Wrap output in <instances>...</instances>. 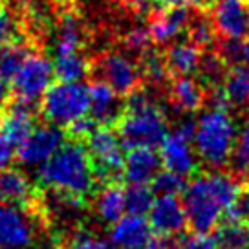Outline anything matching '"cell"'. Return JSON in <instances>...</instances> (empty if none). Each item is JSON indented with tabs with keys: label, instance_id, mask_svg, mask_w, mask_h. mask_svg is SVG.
<instances>
[{
	"label": "cell",
	"instance_id": "ac0fdd59",
	"mask_svg": "<svg viewBox=\"0 0 249 249\" xmlns=\"http://www.w3.org/2000/svg\"><path fill=\"white\" fill-rule=\"evenodd\" d=\"M37 200L39 193L30 181L28 174H24L20 169L15 167L0 171V203L31 209Z\"/></svg>",
	"mask_w": 249,
	"mask_h": 249
},
{
	"label": "cell",
	"instance_id": "8fae6325",
	"mask_svg": "<svg viewBox=\"0 0 249 249\" xmlns=\"http://www.w3.org/2000/svg\"><path fill=\"white\" fill-rule=\"evenodd\" d=\"M101 81L110 85L119 95H128L140 85V64L123 52H107L97 61Z\"/></svg>",
	"mask_w": 249,
	"mask_h": 249
},
{
	"label": "cell",
	"instance_id": "603a6c76",
	"mask_svg": "<svg viewBox=\"0 0 249 249\" xmlns=\"http://www.w3.org/2000/svg\"><path fill=\"white\" fill-rule=\"evenodd\" d=\"M227 105L244 107L249 103V71L246 68H233L226 71L222 85L218 86Z\"/></svg>",
	"mask_w": 249,
	"mask_h": 249
},
{
	"label": "cell",
	"instance_id": "277c9868",
	"mask_svg": "<svg viewBox=\"0 0 249 249\" xmlns=\"http://www.w3.org/2000/svg\"><path fill=\"white\" fill-rule=\"evenodd\" d=\"M238 124L226 107H209L196 117L193 145L200 163L222 169L233 158Z\"/></svg>",
	"mask_w": 249,
	"mask_h": 249
},
{
	"label": "cell",
	"instance_id": "f6af8a7d",
	"mask_svg": "<svg viewBox=\"0 0 249 249\" xmlns=\"http://www.w3.org/2000/svg\"><path fill=\"white\" fill-rule=\"evenodd\" d=\"M248 183H249V172H248Z\"/></svg>",
	"mask_w": 249,
	"mask_h": 249
},
{
	"label": "cell",
	"instance_id": "8d00e7d4",
	"mask_svg": "<svg viewBox=\"0 0 249 249\" xmlns=\"http://www.w3.org/2000/svg\"><path fill=\"white\" fill-rule=\"evenodd\" d=\"M174 249H218L216 242L207 233H195L187 234L178 242Z\"/></svg>",
	"mask_w": 249,
	"mask_h": 249
},
{
	"label": "cell",
	"instance_id": "f546056e",
	"mask_svg": "<svg viewBox=\"0 0 249 249\" xmlns=\"http://www.w3.org/2000/svg\"><path fill=\"white\" fill-rule=\"evenodd\" d=\"M61 249H116L110 238H101L95 236L90 231L79 229L75 233H71L68 240L62 242Z\"/></svg>",
	"mask_w": 249,
	"mask_h": 249
},
{
	"label": "cell",
	"instance_id": "484cf974",
	"mask_svg": "<svg viewBox=\"0 0 249 249\" xmlns=\"http://www.w3.org/2000/svg\"><path fill=\"white\" fill-rule=\"evenodd\" d=\"M218 249H249V226L236 220H227L216 227L214 236Z\"/></svg>",
	"mask_w": 249,
	"mask_h": 249
},
{
	"label": "cell",
	"instance_id": "6da1fadb",
	"mask_svg": "<svg viewBox=\"0 0 249 249\" xmlns=\"http://www.w3.org/2000/svg\"><path fill=\"white\" fill-rule=\"evenodd\" d=\"M242 195L238 179L222 171L198 174L183 189V209L187 224L195 233H209L216 229L222 218Z\"/></svg>",
	"mask_w": 249,
	"mask_h": 249
},
{
	"label": "cell",
	"instance_id": "bcb514c9",
	"mask_svg": "<svg viewBox=\"0 0 249 249\" xmlns=\"http://www.w3.org/2000/svg\"><path fill=\"white\" fill-rule=\"evenodd\" d=\"M246 2H248V8H249V0H246Z\"/></svg>",
	"mask_w": 249,
	"mask_h": 249
},
{
	"label": "cell",
	"instance_id": "9a60e30c",
	"mask_svg": "<svg viewBox=\"0 0 249 249\" xmlns=\"http://www.w3.org/2000/svg\"><path fill=\"white\" fill-rule=\"evenodd\" d=\"M33 130H35V110L30 103L17 99L0 112V134L13 147H18Z\"/></svg>",
	"mask_w": 249,
	"mask_h": 249
},
{
	"label": "cell",
	"instance_id": "7402d4cb",
	"mask_svg": "<svg viewBox=\"0 0 249 249\" xmlns=\"http://www.w3.org/2000/svg\"><path fill=\"white\" fill-rule=\"evenodd\" d=\"M165 61H167L169 71H172V73L193 75L195 71L200 70L202 53H200V48L193 44L191 40H179V42H172Z\"/></svg>",
	"mask_w": 249,
	"mask_h": 249
},
{
	"label": "cell",
	"instance_id": "4fadbf2b",
	"mask_svg": "<svg viewBox=\"0 0 249 249\" xmlns=\"http://www.w3.org/2000/svg\"><path fill=\"white\" fill-rule=\"evenodd\" d=\"M148 224L160 236L179 234L187 226V214L183 202L178 196H158L148 211Z\"/></svg>",
	"mask_w": 249,
	"mask_h": 249
},
{
	"label": "cell",
	"instance_id": "7c38bea8",
	"mask_svg": "<svg viewBox=\"0 0 249 249\" xmlns=\"http://www.w3.org/2000/svg\"><path fill=\"white\" fill-rule=\"evenodd\" d=\"M211 22L224 40H242L249 33V8L246 0H214Z\"/></svg>",
	"mask_w": 249,
	"mask_h": 249
},
{
	"label": "cell",
	"instance_id": "8992f818",
	"mask_svg": "<svg viewBox=\"0 0 249 249\" xmlns=\"http://www.w3.org/2000/svg\"><path fill=\"white\" fill-rule=\"evenodd\" d=\"M86 150L92 160L95 178L103 183H116V179L123 176V141L116 130L110 126L95 128L88 138Z\"/></svg>",
	"mask_w": 249,
	"mask_h": 249
},
{
	"label": "cell",
	"instance_id": "d590c367",
	"mask_svg": "<svg viewBox=\"0 0 249 249\" xmlns=\"http://www.w3.org/2000/svg\"><path fill=\"white\" fill-rule=\"evenodd\" d=\"M17 31H18V28H17L13 15L6 8L0 6V48L13 42L17 37Z\"/></svg>",
	"mask_w": 249,
	"mask_h": 249
},
{
	"label": "cell",
	"instance_id": "d4e9b609",
	"mask_svg": "<svg viewBox=\"0 0 249 249\" xmlns=\"http://www.w3.org/2000/svg\"><path fill=\"white\" fill-rule=\"evenodd\" d=\"M53 71H55V77L59 79V81L81 83L90 73V62L86 61L79 52H75V53L55 55Z\"/></svg>",
	"mask_w": 249,
	"mask_h": 249
},
{
	"label": "cell",
	"instance_id": "5b68a950",
	"mask_svg": "<svg viewBox=\"0 0 249 249\" xmlns=\"http://www.w3.org/2000/svg\"><path fill=\"white\" fill-rule=\"evenodd\" d=\"M90 99L88 86L83 83H66L59 81L48 88L40 99V112L48 123L57 126H68L73 121L88 116Z\"/></svg>",
	"mask_w": 249,
	"mask_h": 249
},
{
	"label": "cell",
	"instance_id": "d6986e66",
	"mask_svg": "<svg viewBox=\"0 0 249 249\" xmlns=\"http://www.w3.org/2000/svg\"><path fill=\"white\" fill-rule=\"evenodd\" d=\"M161 160L154 148H130L124 156L123 176L130 185H148L160 174Z\"/></svg>",
	"mask_w": 249,
	"mask_h": 249
},
{
	"label": "cell",
	"instance_id": "74e56055",
	"mask_svg": "<svg viewBox=\"0 0 249 249\" xmlns=\"http://www.w3.org/2000/svg\"><path fill=\"white\" fill-rule=\"evenodd\" d=\"M68 128V134L71 136V140L75 141H83V140H88L90 138V134L95 130V121H93L92 117H81L77 121H73L71 124L66 126Z\"/></svg>",
	"mask_w": 249,
	"mask_h": 249
},
{
	"label": "cell",
	"instance_id": "60d3db41",
	"mask_svg": "<svg viewBox=\"0 0 249 249\" xmlns=\"http://www.w3.org/2000/svg\"><path fill=\"white\" fill-rule=\"evenodd\" d=\"M13 154H15L13 152V145L0 134V171L8 169L11 160H13Z\"/></svg>",
	"mask_w": 249,
	"mask_h": 249
},
{
	"label": "cell",
	"instance_id": "d6a6232c",
	"mask_svg": "<svg viewBox=\"0 0 249 249\" xmlns=\"http://www.w3.org/2000/svg\"><path fill=\"white\" fill-rule=\"evenodd\" d=\"M231 161H233L238 171L249 172V121H246L238 128V136H236Z\"/></svg>",
	"mask_w": 249,
	"mask_h": 249
},
{
	"label": "cell",
	"instance_id": "4316f807",
	"mask_svg": "<svg viewBox=\"0 0 249 249\" xmlns=\"http://www.w3.org/2000/svg\"><path fill=\"white\" fill-rule=\"evenodd\" d=\"M30 53L31 48L26 42H18V40H13L0 48V77L11 81Z\"/></svg>",
	"mask_w": 249,
	"mask_h": 249
},
{
	"label": "cell",
	"instance_id": "3957f363",
	"mask_svg": "<svg viewBox=\"0 0 249 249\" xmlns=\"http://www.w3.org/2000/svg\"><path fill=\"white\" fill-rule=\"evenodd\" d=\"M167 116L150 90L136 88L128 93L126 110L119 121V138L123 147L154 148L167 136Z\"/></svg>",
	"mask_w": 249,
	"mask_h": 249
},
{
	"label": "cell",
	"instance_id": "9c48e42d",
	"mask_svg": "<svg viewBox=\"0 0 249 249\" xmlns=\"http://www.w3.org/2000/svg\"><path fill=\"white\" fill-rule=\"evenodd\" d=\"M39 220L42 218L26 207L0 203V249H26L33 246Z\"/></svg>",
	"mask_w": 249,
	"mask_h": 249
},
{
	"label": "cell",
	"instance_id": "b9f144b4",
	"mask_svg": "<svg viewBox=\"0 0 249 249\" xmlns=\"http://www.w3.org/2000/svg\"><path fill=\"white\" fill-rule=\"evenodd\" d=\"M165 8H198L205 0H154Z\"/></svg>",
	"mask_w": 249,
	"mask_h": 249
},
{
	"label": "cell",
	"instance_id": "f35d334b",
	"mask_svg": "<svg viewBox=\"0 0 249 249\" xmlns=\"http://www.w3.org/2000/svg\"><path fill=\"white\" fill-rule=\"evenodd\" d=\"M229 220H236L242 224H248L249 226V193H244L238 196V200L234 202V205L227 213Z\"/></svg>",
	"mask_w": 249,
	"mask_h": 249
},
{
	"label": "cell",
	"instance_id": "ffe728a7",
	"mask_svg": "<svg viewBox=\"0 0 249 249\" xmlns=\"http://www.w3.org/2000/svg\"><path fill=\"white\" fill-rule=\"evenodd\" d=\"M172 107L181 114H193L202 108L205 101V90L193 75H178L169 90Z\"/></svg>",
	"mask_w": 249,
	"mask_h": 249
},
{
	"label": "cell",
	"instance_id": "30bf717a",
	"mask_svg": "<svg viewBox=\"0 0 249 249\" xmlns=\"http://www.w3.org/2000/svg\"><path fill=\"white\" fill-rule=\"evenodd\" d=\"M64 145V130L57 124H40L17 147V158L24 167L40 169Z\"/></svg>",
	"mask_w": 249,
	"mask_h": 249
},
{
	"label": "cell",
	"instance_id": "e0dca14e",
	"mask_svg": "<svg viewBox=\"0 0 249 249\" xmlns=\"http://www.w3.org/2000/svg\"><path fill=\"white\" fill-rule=\"evenodd\" d=\"M88 99H90L88 114L101 126H110L121 117L123 103L119 99V93L101 79L93 81L92 85L88 86Z\"/></svg>",
	"mask_w": 249,
	"mask_h": 249
},
{
	"label": "cell",
	"instance_id": "2e32d148",
	"mask_svg": "<svg viewBox=\"0 0 249 249\" xmlns=\"http://www.w3.org/2000/svg\"><path fill=\"white\" fill-rule=\"evenodd\" d=\"M189 8H167L152 15L148 22V35L156 44H172L179 35L189 30L191 24Z\"/></svg>",
	"mask_w": 249,
	"mask_h": 249
},
{
	"label": "cell",
	"instance_id": "52a82bcc",
	"mask_svg": "<svg viewBox=\"0 0 249 249\" xmlns=\"http://www.w3.org/2000/svg\"><path fill=\"white\" fill-rule=\"evenodd\" d=\"M193 130L195 121L181 119L176 130L167 134L165 140L160 143V160L165 171L174 172L181 178L195 174L200 160L193 145Z\"/></svg>",
	"mask_w": 249,
	"mask_h": 249
},
{
	"label": "cell",
	"instance_id": "7a4b0ae2",
	"mask_svg": "<svg viewBox=\"0 0 249 249\" xmlns=\"http://www.w3.org/2000/svg\"><path fill=\"white\" fill-rule=\"evenodd\" d=\"M37 181L46 191L85 200L97 183L92 160L81 141H64L46 163L37 169Z\"/></svg>",
	"mask_w": 249,
	"mask_h": 249
},
{
	"label": "cell",
	"instance_id": "836d02e7",
	"mask_svg": "<svg viewBox=\"0 0 249 249\" xmlns=\"http://www.w3.org/2000/svg\"><path fill=\"white\" fill-rule=\"evenodd\" d=\"M150 35H148V30L143 28V26H134L130 30L124 33L123 37V44L128 52H136V53H145L148 50V44H150Z\"/></svg>",
	"mask_w": 249,
	"mask_h": 249
},
{
	"label": "cell",
	"instance_id": "83f0119b",
	"mask_svg": "<svg viewBox=\"0 0 249 249\" xmlns=\"http://www.w3.org/2000/svg\"><path fill=\"white\" fill-rule=\"evenodd\" d=\"M154 203V195L148 185H130L124 189V211L126 214L145 216Z\"/></svg>",
	"mask_w": 249,
	"mask_h": 249
},
{
	"label": "cell",
	"instance_id": "cb8c5ba5",
	"mask_svg": "<svg viewBox=\"0 0 249 249\" xmlns=\"http://www.w3.org/2000/svg\"><path fill=\"white\" fill-rule=\"evenodd\" d=\"M83 44V26L71 11H66L59 20L57 40H55V55L75 53Z\"/></svg>",
	"mask_w": 249,
	"mask_h": 249
},
{
	"label": "cell",
	"instance_id": "ee69618b",
	"mask_svg": "<svg viewBox=\"0 0 249 249\" xmlns=\"http://www.w3.org/2000/svg\"><path fill=\"white\" fill-rule=\"evenodd\" d=\"M240 61L244 62V68L249 71V33L246 35V39L242 42L240 48Z\"/></svg>",
	"mask_w": 249,
	"mask_h": 249
},
{
	"label": "cell",
	"instance_id": "ba28073f",
	"mask_svg": "<svg viewBox=\"0 0 249 249\" xmlns=\"http://www.w3.org/2000/svg\"><path fill=\"white\" fill-rule=\"evenodd\" d=\"M53 62L44 53L31 52L11 79V92L18 101L33 105L44 97L48 88L53 85Z\"/></svg>",
	"mask_w": 249,
	"mask_h": 249
},
{
	"label": "cell",
	"instance_id": "e575fe53",
	"mask_svg": "<svg viewBox=\"0 0 249 249\" xmlns=\"http://www.w3.org/2000/svg\"><path fill=\"white\" fill-rule=\"evenodd\" d=\"M200 70L205 75V79L216 83V81L224 79V75H226V59L222 55H216V53L205 55V57H202Z\"/></svg>",
	"mask_w": 249,
	"mask_h": 249
},
{
	"label": "cell",
	"instance_id": "4dcf8cb0",
	"mask_svg": "<svg viewBox=\"0 0 249 249\" xmlns=\"http://www.w3.org/2000/svg\"><path fill=\"white\" fill-rule=\"evenodd\" d=\"M189 35H191V42L196 44L198 48H207L214 42L216 37V30L207 17H196L189 24Z\"/></svg>",
	"mask_w": 249,
	"mask_h": 249
},
{
	"label": "cell",
	"instance_id": "5bb4252c",
	"mask_svg": "<svg viewBox=\"0 0 249 249\" xmlns=\"http://www.w3.org/2000/svg\"><path fill=\"white\" fill-rule=\"evenodd\" d=\"M154 231L145 216L123 214L110 226L108 238L116 249H147Z\"/></svg>",
	"mask_w": 249,
	"mask_h": 249
},
{
	"label": "cell",
	"instance_id": "44dd1931",
	"mask_svg": "<svg viewBox=\"0 0 249 249\" xmlns=\"http://www.w3.org/2000/svg\"><path fill=\"white\" fill-rule=\"evenodd\" d=\"M93 213L99 222L108 226L116 224L123 214H126L123 187H119L117 183H105L93 198Z\"/></svg>",
	"mask_w": 249,
	"mask_h": 249
},
{
	"label": "cell",
	"instance_id": "f1b7e54d",
	"mask_svg": "<svg viewBox=\"0 0 249 249\" xmlns=\"http://www.w3.org/2000/svg\"><path fill=\"white\" fill-rule=\"evenodd\" d=\"M141 75L154 83V85H160L167 79V73H169V66H167V61L160 53H156L152 50H147L143 53V59H141L140 64Z\"/></svg>",
	"mask_w": 249,
	"mask_h": 249
},
{
	"label": "cell",
	"instance_id": "1f68e13d",
	"mask_svg": "<svg viewBox=\"0 0 249 249\" xmlns=\"http://www.w3.org/2000/svg\"><path fill=\"white\" fill-rule=\"evenodd\" d=\"M183 178L169 171L160 172L152 181V191H156L158 196H178L179 193H183Z\"/></svg>",
	"mask_w": 249,
	"mask_h": 249
},
{
	"label": "cell",
	"instance_id": "7bdbcfd3",
	"mask_svg": "<svg viewBox=\"0 0 249 249\" xmlns=\"http://www.w3.org/2000/svg\"><path fill=\"white\" fill-rule=\"evenodd\" d=\"M9 97H11V86L6 79L0 77V112L9 105Z\"/></svg>",
	"mask_w": 249,
	"mask_h": 249
},
{
	"label": "cell",
	"instance_id": "ab89813d",
	"mask_svg": "<svg viewBox=\"0 0 249 249\" xmlns=\"http://www.w3.org/2000/svg\"><path fill=\"white\" fill-rule=\"evenodd\" d=\"M126 2V6L130 8L134 15L138 17H147L150 15V11L154 8V0H124Z\"/></svg>",
	"mask_w": 249,
	"mask_h": 249
}]
</instances>
